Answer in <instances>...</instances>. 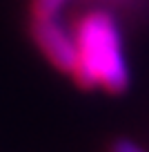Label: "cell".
Returning a JSON list of instances; mask_svg holds the SVG:
<instances>
[{"mask_svg":"<svg viewBox=\"0 0 149 152\" xmlns=\"http://www.w3.org/2000/svg\"><path fill=\"white\" fill-rule=\"evenodd\" d=\"M78 61L71 74L82 87L103 85L109 92H122L129 85V69L120 45L116 20L105 11L87 14L76 27Z\"/></svg>","mask_w":149,"mask_h":152,"instance_id":"obj_1","label":"cell"},{"mask_svg":"<svg viewBox=\"0 0 149 152\" xmlns=\"http://www.w3.org/2000/svg\"><path fill=\"white\" fill-rule=\"evenodd\" d=\"M33 40L38 47L47 54V58L62 72H74L78 61V47H76L74 36L67 34L54 18H36L33 20Z\"/></svg>","mask_w":149,"mask_h":152,"instance_id":"obj_2","label":"cell"},{"mask_svg":"<svg viewBox=\"0 0 149 152\" xmlns=\"http://www.w3.org/2000/svg\"><path fill=\"white\" fill-rule=\"evenodd\" d=\"M65 2L67 0H33V14L36 18H54Z\"/></svg>","mask_w":149,"mask_h":152,"instance_id":"obj_3","label":"cell"},{"mask_svg":"<svg viewBox=\"0 0 149 152\" xmlns=\"http://www.w3.org/2000/svg\"><path fill=\"white\" fill-rule=\"evenodd\" d=\"M111 152H145V150L138 145V143L129 141V139H118V141H114Z\"/></svg>","mask_w":149,"mask_h":152,"instance_id":"obj_4","label":"cell"}]
</instances>
